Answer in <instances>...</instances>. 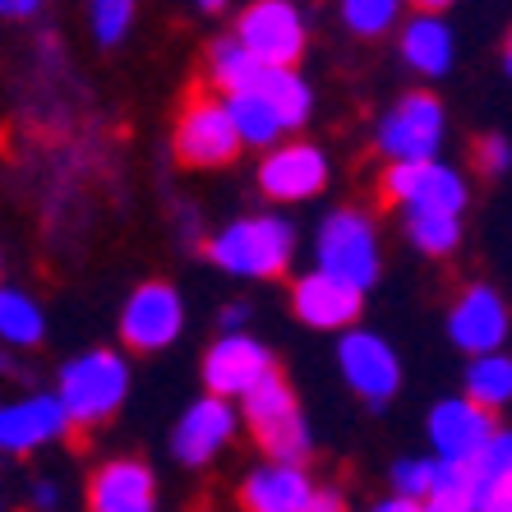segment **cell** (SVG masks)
<instances>
[{
	"label": "cell",
	"instance_id": "32",
	"mask_svg": "<svg viewBox=\"0 0 512 512\" xmlns=\"http://www.w3.org/2000/svg\"><path fill=\"white\" fill-rule=\"evenodd\" d=\"M480 167L485 171H494V176H503V171H508V162H512V153H508V139H499V134H494V139H485L480 143Z\"/></svg>",
	"mask_w": 512,
	"mask_h": 512
},
{
	"label": "cell",
	"instance_id": "38",
	"mask_svg": "<svg viewBox=\"0 0 512 512\" xmlns=\"http://www.w3.org/2000/svg\"><path fill=\"white\" fill-rule=\"evenodd\" d=\"M420 512H453V508H434V503H420Z\"/></svg>",
	"mask_w": 512,
	"mask_h": 512
},
{
	"label": "cell",
	"instance_id": "7",
	"mask_svg": "<svg viewBox=\"0 0 512 512\" xmlns=\"http://www.w3.org/2000/svg\"><path fill=\"white\" fill-rule=\"evenodd\" d=\"M439 143H443V102L434 93L402 97L379 125V148L393 157V167H402V162H434Z\"/></svg>",
	"mask_w": 512,
	"mask_h": 512
},
{
	"label": "cell",
	"instance_id": "1",
	"mask_svg": "<svg viewBox=\"0 0 512 512\" xmlns=\"http://www.w3.org/2000/svg\"><path fill=\"white\" fill-rule=\"evenodd\" d=\"M130 393V370L116 351H84V356L65 360L56 383V402L70 425H102L120 411Z\"/></svg>",
	"mask_w": 512,
	"mask_h": 512
},
{
	"label": "cell",
	"instance_id": "10",
	"mask_svg": "<svg viewBox=\"0 0 512 512\" xmlns=\"http://www.w3.org/2000/svg\"><path fill=\"white\" fill-rule=\"evenodd\" d=\"M185 328V305H180L176 286L167 282H143L134 286V296L120 310V337L134 351H162L171 346Z\"/></svg>",
	"mask_w": 512,
	"mask_h": 512
},
{
	"label": "cell",
	"instance_id": "20",
	"mask_svg": "<svg viewBox=\"0 0 512 512\" xmlns=\"http://www.w3.org/2000/svg\"><path fill=\"white\" fill-rule=\"evenodd\" d=\"M291 300H296V314L310 328H346L360 314V291H351V286L333 282V277H323V273L300 277Z\"/></svg>",
	"mask_w": 512,
	"mask_h": 512
},
{
	"label": "cell",
	"instance_id": "9",
	"mask_svg": "<svg viewBox=\"0 0 512 512\" xmlns=\"http://www.w3.org/2000/svg\"><path fill=\"white\" fill-rule=\"evenodd\" d=\"M268 374H273L268 346L245 333H222L208 346V356H203V383H208V393H213L217 402L254 393Z\"/></svg>",
	"mask_w": 512,
	"mask_h": 512
},
{
	"label": "cell",
	"instance_id": "8",
	"mask_svg": "<svg viewBox=\"0 0 512 512\" xmlns=\"http://www.w3.org/2000/svg\"><path fill=\"white\" fill-rule=\"evenodd\" d=\"M388 199H397L411 213H439V217H462L466 208V180L443 162H402L388 167L383 176Z\"/></svg>",
	"mask_w": 512,
	"mask_h": 512
},
{
	"label": "cell",
	"instance_id": "35",
	"mask_svg": "<svg viewBox=\"0 0 512 512\" xmlns=\"http://www.w3.org/2000/svg\"><path fill=\"white\" fill-rule=\"evenodd\" d=\"M245 319H250V310H245V305H231V310L222 314V328H227V333H240V328H245Z\"/></svg>",
	"mask_w": 512,
	"mask_h": 512
},
{
	"label": "cell",
	"instance_id": "11",
	"mask_svg": "<svg viewBox=\"0 0 512 512\" xmlns=\"http://www.w3.org/2000/svg\"><path fill=\"white\" fill-rule=\"evenodd\" d=\"M259 185L277 203H305L328 185V157L314 143H277L263 157Z\"/></svg>",
	"mask_w": 512,
	"mask_h": 512
},
{
	"label": "cell",
	"instance_id": "21",
	"mask_svg": "<svg viewBox=\"0 0 512 512\" xmlns=\"http://www.w3.org/2000/svg\"><path fill=\"white\" fill-rule=\"evenodd\" d=\"M245 93H259L282 130H296V125H305V116H310V84H305L296 70H268V65H259V74L250 79Z\"/></svg>",
	"mask_w": 512,
	"mask_h": 512
},
{
	"label": "cell",
	"instance_id": "2",
	"mask_svg": "<svg viewBox=\"0 0 512 512\" xmlns=\"http://www.w3.org/2000/svg\"><path fill=\"white\" fill-rule=\"evenodd\" d=\"M208 254L217 268H227L236 277H277L286 273V263L296 254V231L277 213L240 217V222L217 231Z\"/></svg>",
	"mask_w": 512,
	"mask_h": 512
},
{
	"label": "cell",
	"instance_id": "23",
	"mask_svg": "<svg viewBox=\"0 0 512 512\" xmlns=\"http://www.w3.org/2000/svg\"><path fill=\"white\" fill-rule=\"evenodd\" d=\"M508 397H512V360L503 351L471 360V370H466V402L494 416L499 406H508Z\"/></svg>",
	"mask_w": 512,
	"mask_h": 512
},
{
	"label": "cell",
	"instance_id": "6",
	"mask_svg": "<svg viewBox=\"0 0 512 512\" xmlns=\"http://www.w3.org/2000/svg\"><path fill=\"white\" fill-rule=\"evenodd\" d=\"M236 153H240V139L231 130L227 111H222V97L194 93L176 120V157L185 167L213 171V167L236 162Z\"/></svg>",
	"mask_w": 512,
	"mask_h": 512
},
{
	"label": "cell",
	"instance_id": "16",
	"mask_svg": "<svg viewBox=\"0 0 512 512\" xmlns=\"http://www.w3.org/2000/svg\"><path fill=\"white\" fill-rule=\"evenodd\" d=\"M70 429L65 411H60L56 397H24L14 406H0V453H33V448H47L60 434Z\"/></svg>",
	"mask_w": 512,
	"mask_h": 512
},
{
	"label": "cell",
	"instance_id": "18",
	"mask_svg": "<svg viewBox=\"0 0 512 512\" xmlns=\"http://www.w3.org/2000/svg\"><path fill=\"white\" fill-rule=\"evenodd\" d=\"M443 5H420L402 28V56L420 74H448L453 70V28L443 19Z\"/></svg>",
	"mask_w": 512,
	"mask_h": 512
},
{
	"label": "cell",
	"instance_id": "3",
	"mask_svg": "<svg viewBox=\"0 0 512 512\" xmlns=\"http://www.w3.org/2000/svg\"><path fill=\"white\" fill-rule=\"evenodd\" d=\"M245 420H250L254 439L268 453V462L277 466H300L305 453H310V429H305V416L296 406V393L282 374H268V379L245 393Z\"/></svg>",
	"mask_w": 512,
	"mask_h": 512
},
{
	"label": "cell",
	"instance_id": "17",
	"mask_svg": "<svg viewBox=\"0 0 512 512\" xmlns=\"http://www.w3.org/2000/svg\"><path fill=\"white\" fill-rule=\"evenodd\" d=\"M88 512H157V485L143 462H107L88 485Z\"/></svg>",
	"mask_w": 512,
	"mask_h": 512
},
{
	"label": "cell",
	"instance_id": "34",
	"mask_svg": "<svg viewBox=\"0 0 512 512\" xmlns=\"http://www.w3.org/2000/svg\"><path fill=\"white\" fill-rule=\"evenodd\" d=\"M37 10H42L37 0H0V14H5V19H33Z\"/></svg>",
	"mask_w": 512,
	"mask_h": 512
},
{
	"label": "cell",
	"instance_id": "19",
	"mask_svg": "<svg viewBox=\"0 0 512 512\" xmlns=\"http://www.w3.org/2000/svg\"><path fill=\"white\" fill-rule=\"evenodd\" d=\"M314 485L305 476V466H259L245 485H240V503L245 512H305Z\"/></svg>",
	"mask_w": 512,
	"mask_h": 512
},
{
	"label": "cell",
	"instance_id": "31",
	"mask_svg": "<svg viewBox=\"0 0 512 512\" xmlns=\"http://www.w3.org/2000/svg\"><path fill=\"white\" fill-rule=\"evenodd\" d=\"M476 471L485 480H512V434L494 429V439L485 443V453L476 457Z\"/></svg>",
	"mask_w": 512,
	"mask_h": 512
},
{
	"label": "cell",
	"instance_id": "14",
	"mask_svg": "<svg viewBox=\"0 0 512 512\" xmlns=\"http://www.w3.org/2000/svg\"><path fill=\"white\" fill-rule=\"evenodd\" d=\"M448 337L466 356H494L508 337V305L494 286H466L448 314Z\"/></svg>",
	"mask_w": 512,
	"mask_h": 512
},
{
	"label": "cell",
	"instance_id": "13",
	"mask_svg": "<svg viewBox=\"0 0 512 512\" xmlns=\"http://www.w3.org/2000/svg\"><path fill=\"white\" fill-rule=\"evenodd\" d=\"M494 416L471 406L466 397H448L429 411V443L439 462H476L485 453V443L494 439Z\"/></svg>",
	"mask_w": 512,
	"mask_h": 512
},
{
	"label": "cell",
	"instance_id": "30",
	"mask_svg": "<svg viewBox=\"0 0 512 512\" xmlns=\"http://www.w3.org/2000/svg\"><path fill=\"white\" fill-rule=\"evenodd\" d=\"M429 480H434V462L425 457H402L393 466V499H406V503H425L429 499Z\"/></svg>",
	"mask_w": 512,
	"mask_h": 512
},
{
	"label": "cell",
	"instance_id": "12",
	"mask_svg": "<svg viewBox=\"0 0 512 512\" xmlns=\"http://www.w3.org/2000/svg\"><path fill=\"white\" fill-rule=\"evenodd\" d=\"M337 365H342V379L356 388L365 402H388L402 383V365H397V351L383 342L379 333H346L337 346Z\"/></svg>",
	"mask_w": 512,
	"mask_h": 512
},
{
	"label": "cell",
	"instance_id": "15",
	"mask_svg": "<svg viewBox=\"0 0 512 512\" xmlns=\"http://www.w3.org/2000/svg\"><path fill=\"white\" fill-rule=\"evenodd\" d=\"M231 434H236V411H231V402L199 397V402L180 416L176 434H171V453L185 466H203L227 448Z\"/></svg>",
	"mask_w": 512,
	"mask_h": 512
},
{
	"label": "cell",
	"instance_id": "29",
	"mask_svg": "<svg viewBox=\"0 0 512 512\" xmlns=\"http://www.w3.org/2000/svg\"><path fill=\"white\" fill-rule=\"evenodd\" d=\"M88 24H93V37L102 47H116L134 24V5L130 0H97L93 10H88Z\"/></svg>",
	"mask_w": 512,
	"mask_h": 512
},
{
	"label": "cell",
	"instance_id": "5",
	"mask_svg": "<svg viewBox=\"0 0 512 512\" xmlns=\"http://www.w3.org/2000/svg\"><path fill=\"white\" fill-rule=\"evenodd\" d=\"M236 42L268 70H291L305 56V19L286 0H259L236 19Z\"/></svg>",
	"mask_w": 512,
	"mask_h": 512
},
{
	"label": "cell",
	"instance_id": "26",
	"mask_svg": "<svg viewBox=\"0 0 512 512\" xmlns=\"http://www.w3.org/2000/svg\"><path fill=\"white\" fill-rule=\"evenodd\" d=\"M208 74H213V84L222 88V97L245 93L250 79L259 74V60L245 56V47H240L236 37H222V42H213V51H208Z\"/></svg>",
	"mask_w": 512,
	"mask_h": 512
},
{
	"label": "cell",
	"instance_id": "37",
	"mask_svg": "<svg viewBox=\"0 0 512 512\" xmlns=\"http://www.w3.org/2000/svg\"><path fill=\"white\" fill-rule=\"evenodd\" d=\"M374 512H420V503H406V499H388V503H379Z\"/></svg>",
	"mask_w": 512,
	"mask_h": 512
},
{
	"label": "cell",
	"instance_id": "33",
	"mask_svg": "<svg viewBox=\"0 0 512 512\" xmlns=\"http://www.w3.org/2000/svg\"><path fill=\"white\" fill-rule=\"evenodd\" d=\"M305 512H346V503H342L337 489H314L310 503H305Z\"/></svg>",
	"mask_w": 512,
	"mask_h": 512
},
{
	"label": "cell",
	"instance_id": "36",
	"mask_svg": "<svg viewBox=\"0 0 512 512\" xmlns=\"http://www.w3.org/2000/svg\"><path fill=\"white\" fill-rule=\"evenodd\" d=\"M33 499H37V508H56L60 489H56V485H37V494H33Z\"/></svg>",
	"mask_w": 512,
	"mask_h": 512
},
{
	"label": "cell",
	"instance_id": "27",
	"mask_svg": "<svg viewBox=\"0 0 512 512\" xmlns=\"http://www.w3.org/2000/svg\"><path fill=\"white\" fill-rule=\"evenodd\" d=\"M406 236L416 240V250L425 254H453L462 240V217H439V213H406Z\"/></svg>",
	"mask_w": 512,
	"mask_h": 512
},
{
	"label": "cell",
	"instance_id": "4",
	"mask_svg": "<svg viewBox=\"0 0 512 512\" xmlns=\"http://www.w3.org/2000/svg\"><path fill=\"white\" fill-rule=\"evenodd\" d=\"M314 254H319V268H314V273L333 277V282L351 286L360 296H365V286H374V277H379V231H374V222L365 213H356V208H342V213H333L323 222Z\"/></svg>",
	"mask_w": 512,
	"mask_h": 512
},
{
	"label": "cell",
	"instance_id": "24",
	"mask_svg": "<svg viewBox=\"0 0 512 512\" xmlns=\"http://www.w3.org/2000/svg\"><path fill=\"white\" fill-rule=\"evenodd\" d=\"M47 333V319L37 310V300H28L14 286H0V342L10 346H37Z\"/></svg>",
	"mask_w": 512,
	"mask_h": 512
},
{
	"label": "cell",
	"instance_id": "25",
	"mask_svg": "<svg viewBox=\"0 0 512 512\" xmlns=\"http://www.w3.org/2000/svg\"><path fill=\"white\" fill-rule=\"evenodd\" d=\"M476 462H434V480H429V499L434 508H453V512H471L476 503Z\"/></svg>",
	"mask_w": 512,
	"mask_h": 512
},
{
	"label": "cell",
	"instance_id": "22",
	"mask_svg": "<svg viewBox=\"0 0 512 512\" xmlns=\"http://www.w3.org/2000/svg\"><path fill=\"white\" fill-rule=\"evenodd\" d=\"M222 111H227L240 148H245V143H250V148H277V139L286 134L259 93H227L222 97Z\"/></svg>",
	"mask_w": 512,
	"mask_h": 512
},
{
	"label": "cell",
	"instance_id": "28",
	"mask_svg": "<svg viewBox=\"0 0 512 512\" xmlns=\"http://www.w3.org/2000/svg\"><path fill=\"white\" fill-rule=\"evenodd\" d=\"M342 19H346V28H351V33L379 37V33H388V28L402 19V5H397V0H346Z\"/></svg>",
	"mask_w": 512,
	"mask_h": 512
}]
</instances>
